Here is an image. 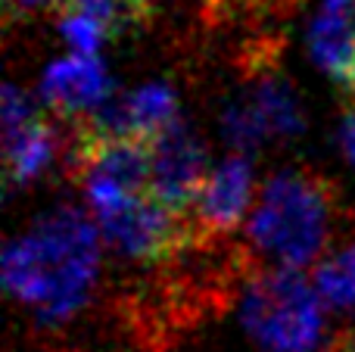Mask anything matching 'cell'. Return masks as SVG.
Segmentation results:
<instances>
[{
	"mask_svg": "<svg viewBox=\"0 0 355 352\" xmlns=\"http://www.w3.org/2000/svg\"><path fill=\"white\" fill-rule=\"evenodd\" d=\"M100 240L81 212H50L31 234L19 237L3 253V281L16 299L35 306L44 322L69 318L94 284Z\"/></svg>",
	"mask_w": 355,
	"mask_h": 352,
	"instance_id": "6da1fadb",
	"label": "cell"
},
{
	"mask_svg": "<svg viewBox=\"0 0 355 352\" xmlns=\"http://www.w3.org/2000/svg\"><path fill=\"white\" fill-rule=\"evenodd\" d=\"M337 187L312 168H287L265 181L250 212V247L271 268L302 272L327 240Z\"/></svg>",
	"mask_w": 355,
	"mask_h": 352,
	"instance_id": "7a4b0ae2",
	"label": "cell"
},
{
	"mask_svg": "<svg viewBox=\"0 0 355 352\" xmlns=\"http://www.w3.org/2000/svg\"><path fill=\"white\" fill-rule=\"evenodd\" d=\"M246 331L271 352H309L321 337V297L300 272L252 274L243 306Z\"/></svg>",
	"mask_w": 355,
	"mask_h": 352,
	"instance_id": "3957f363",
	"label": "cell"
},
{
	"mask_svg": "<svg viewBox=\"0 0 355 352\" xmlns=\"http://www.w3.org/2000/svg\"><path fill=\"white\" fill-rule=\"evenodd\" d=\"M103 237L119 249L141 262H172L193 247L190 222L162 206L153 193L125 200L119 206L94 212Z\"/></svg>",
	"mask_w": 355,
	"mask_h": 352,
	"instance_id": "277c9868",
	"label": "cell"
},
{
	"mask_svg": "<svg viewBox=\"0 0 355 352\" xmlns=\"http://www.w3.org/2000/svg\"><path fill=\"white\" fill-rule=\"evenodd\" d=\"M153 181L150 193L172 212L187 218L209 178V159L200 137L184 122L153 137Z\"/></svg>",
	"mask_w": 355,
	"mask_h": 352,
	"instance_id": "5b68a950",
	"label": "cell"
},
{
	"mask_svg": "<svg viewBox=\"0 0 355 352\" xmlns=\"http://www.w3.org/2000/svg\"><path fill=\"white\" fill-rule=\"evenodd\" d=\"M252 193V166L243 153H234L212 168L190 209V234L193 243H218L243 222Z\"/></svg>",
	"mask_w": 355,
	"mask_h": 352,
	"instance_id": "8992f818",
	"label": "cell"
},
{
	"mask_svg": "<svg viewBox=\"0 0 355 352\" xmlns=\"http://www.w3.org/2000/svg\"><path fill=\"white\" fill-rule=\"evenodd\" d=\"M110 72L97 56L72 53L66 60H56L53 66H47L41 81V97L47 100V106L56 116L72 118V122L94 116L110 100Z\"/></svg>",
	"mask_w": 355,
	"mask_h": 352,
	"instance_id": "52a82bcc",
	"label": "cell"
},
{
	"mask_svg": "<svg viewBox=\"0 0 355 352\" xmlns=\"http://www.w3.org/2000/svg\"><path fill=\"white\" fill-rule=\"evenodd\" d=\"M60 153V134L41 112L3 125V168L10 184H28Z\"/></svg>",
	"mask_w": 355,
	"mask_h": 352,
	"instance_id": "ba28073f",
	"label": "cell"
},
{
	"mask_svg": "<svg viewBox=\"0 0 355 352\" xmlns=\"http://www.w3.org/2000/svg\"><path fill=\"white\" fill-rule=\"evenodd\" d=\"M309 47L312 56L327 75L340 78L355 60V19L349 10L321 3V12L315 16L309 31Z\"/></svg>",
	"mask_w": 355,
	"mask_h": 352,
	"instance_id": "9c48e42d",
	"label": "cell"
},
{
	"mask_svg": "<svg viewBox=\"0 0 355 352\" xmlns=\"http://www.w3.org/2000/svg\"><path fill=\"white\" fill-rule=\"evenodd\" d=\"M250 109V116L256 118V125L262 128L265 137H287L296 134L302 128V116L296 106L293 94L281 85L277 78H265L256 85V91L250 94V100H240Z\"/></svg>",
	"mask_w": 355,
	"mask_h": 352,
	"instance_id": "30bf717a",
	"label": "cell"
},
{
	"mask_svg": "<svg viewBox=\"0 0 355 352\" xmlns=\"http://www.w3.org/2000/svg\"><path fill=\"white\" fill-rule=\"evenodd\" d=\"M60 12H78L100 22L110 37L144 28L156 12V0H56Z\"/></svg>",
	"mask_w": 355,
	"mask_h": 352,
	"instance_id": "8fae6325",
	"label": "cell"
},
{
	"mask_svg": "<svg viewBox=\"0 0 355 352\" xmlns=\"http://www.w3.org/2000/svg\"><path fill=\"white\" fill-rule=\"evenodd\" d=\"M315 290L334 309H355V243L318 262Z\"/></svg>",
	"mask_w": 355,
	"mask_h": 352,
	"instance_id": "7c38bea8",
	"label": "cell"
},
{
	"mask_svg": "<svg viewBox=\"0 0 355 352\" xmlns=\"http://www.w3.org/2000/svg\"><path fill=\"white\" fill-rule=\"evenodd\" d=\"M60 35L66 37L75 56H97L100 44L110 41L103 25L87 16H78V12H60Z\"/></svg>",
	"mask_w": 355,
	"mask_h": 352,
	"instance_id": "4fadbf2b",
	"label": "cell"
},
{
	"mask_svg": "<svg viewBox=\"0 0 355 352\" xmlns=\"http://www.w3.org/2000/svg\"><path fill=\"white\" fill-rule=\"evenodd\" d=\"M337 147H340V153H343L346 159L355 166V106H349V109L343 112V118H340Z\"/></svg>",
	"mask_w": 355,
	"mask_h": 352,
	"instance_id": "5bb4252c",
	"label": "cell"
},
{
	"mask_svg": "<svg viewBox=\"0 0 355 352\" xmlns=\"http://www.w3.org/2000/svg\"><path fill=\"white\" fill-rule=\"evenodd\" d=\"M53 6L56 10V0H3V12H6V22H16V19H28L35 12L47 10Z\"/></svg>",
	"mask_w": 355,
	"mask_h": 352,
	"instance_id": "9a60e30c",
	"label": "cell"
},
{
	"mask_svg": "<svg viewBox=\"0 0 355 352\" xmlns=\"http://www.w3.org/2000/svg\"><path fill=\"white\" fill-rule=\"evenodd\" d=\"M337 85H340V91H343L346 97L355 100V60L349 62V69H346V72L337 78Z\"/></svg>",
	"mask_w": 355,
	"mask_h": 352,
	"instance_id": "2e32d148",
	"label": "cell"
},
{
	"mask_svg": "<svg viewBox=\"0 0 355 352\" xmlns=\"http://www.w3.org/2000/svg\"><path fill=\"white\" fill-rule=\"evenodd\" d=\"M334 352H355V331L340 337V340L334 343Z\"/></svg>",
	"mask_w": 355,
	"mask_h": 352,
	"instance_id": "e0dca14e",
	"label": "cell"
}]
</instances>
